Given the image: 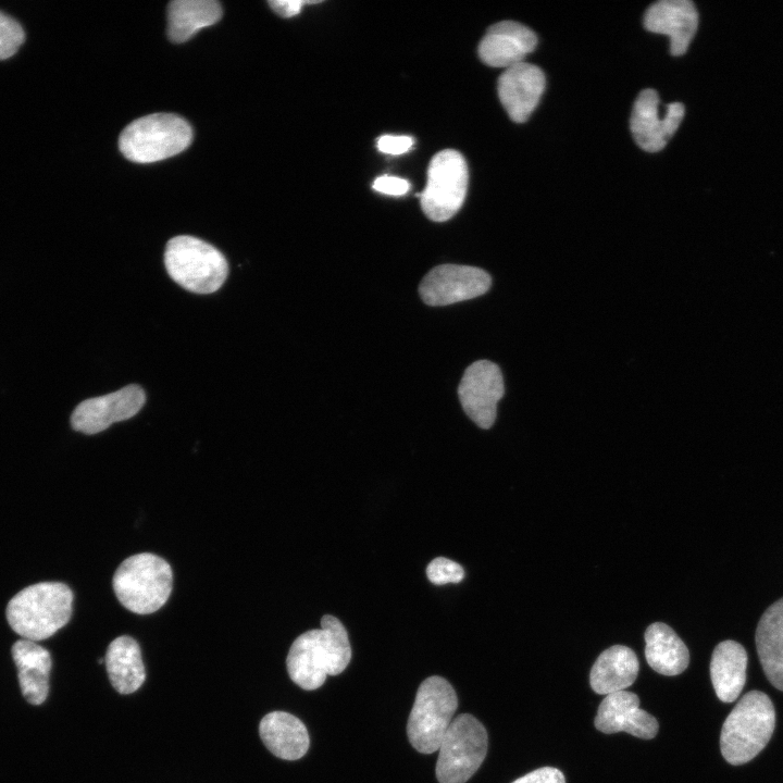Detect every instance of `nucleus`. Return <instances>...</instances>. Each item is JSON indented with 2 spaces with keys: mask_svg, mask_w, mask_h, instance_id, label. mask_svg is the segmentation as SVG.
Segmentation results:
<instances>
[{
  "mask_svg": "<svg viewBox=\"0 0 783 783\" xmlns=\"http://www.w3.org/2000/svg\"><path fill=\"white\" fill-rule=\"evenodd\" d=\"M351 659L348 634L335 617L325 614L321 627L307 631L291 644L286 666L294 683L306 691L316 689L327 675L341 673Z\"/></svg>",
  "mask_w": 783,
  "mask_h": 783,
  "instance_id": "nucleus-1",
  "label": "nucleus"
},
{
  "mask_svg": "<svg viewBox=\"0 0 783 783\" xmlns=\"http://www.w3.org/2000/svg\"><path fill=\"white\" fill-rule=\"evenodd\" d=\"M73 598L64 583H36L12 597L7 606V620L22 638L44 641L70 621Z\"/></svg>",
  "mask_w": 783,
  "mask_h": 783,
  "instance_id": "nucleus-2",
  "label": "nucleus"
},
{
  "mask_svg": "<svg viewBox=\"0 0 783 783\" xmlns=\"http://www.w3.org/2000/svg\"><path fill=\"white\" fill-rule=\"evenodd\" d=\"M774 728L775 710L769 696L760 691L748 692L722 725V756L733 766L750 761L766 747Z\"/></svg>",
  "mask_w": 783,
  "mask_h": 783,
  "instance_id": "nucleus-3",
  "label": "nucleus"
},
{
  "mask_svg": "<svg viewBox=\"0 0 783 783\" xmlns=\"http://www.w3.org/2000/svg\"><path fill=\"white\" fill-rule=\"evenodd\" d=\"M173 585L170 564L161 557L142 552L128 557L116 569L112 586L127 610L149 614L169 599Z\"/></svg>",
  "mask_w": 783,
  "mask_h": 783,
  "instance_id": "nucleus-4",
  "label": "nucleus"
},
{
  "mask_svg": "<svg viewBox=\"0 0 783 783\" xmlns=\"http://www.w3.org/2000/svg\"><path fill=\"white\" fill-rule=\"evenodd\" d=\"M191 140L192 129L183 117L153 113L128 124L120 135L119 148L133 162L151 163L182 152Z\"/></svg>",
  "mask_w": 783,
  "mask_h": 783,
  "instance_id": "nucleus-5",
  "label": "nucleus"
},
{
  "mask_svg": "<svg viewBox=\"0 0 783 783\" xmlns=\"http://www.w3.org/2000/svg\"><path fill=\"white\" fill-rule=\"evenodd\" d=\"M164 264L175 283L196 294L216 291L228 274L227 261L220 250L187 235L167 241Z\"/></svg>",
  "mask_w": 783,
  "mask_h": 783,
  "instance_id": "nucleus-6",
  "label": "nucleus"
},
{
  "mask_svg": "<svg viewBox=\"0 0 783 783\" xmlns=\"http://www.w3.org/2000/svg\"><path fill=\"white\" fill-rule=\"evenodd\" d=\"M457 706V694L446 679L437 675L425 679L417 692L407 724L413 748L422 754L438 750Z\"/></svg>",
  "mask_w": 783,
  "mask_h": 783,
  "instance_id": "nucleus-7",
  "label": "nucleus"
},
{
  "mask_svg": "<svg viewBox=\"0 0 783 783\" xmlns=\"http://www.w3.org/2000/svg\"><path fill=\"white\" fill-rule=\"evenodd\" d=\"M487 744V732L475 717L470 713L456 717L438 748V782L465 783L484 761Z\"/></svg>",
  "mask_w": 783,
  "mask_h": 783,
  "instance_id": "nucleus-8",
  "label": "nucleus"
},
{
  "mask_svg": "<svg viewBox=\"0 0 783 783\" xmlns=\"http://www.w3.org/2000/svg\"><path fill=\"white\" fill-rule=\"evenodd\" d=\"M469 172L463 156L446 149L433 157L427 181L420 194L425 215L435 222L452 217L461 208L468 189Z\"/></svg>",
  "mask_w": 783,
  "mask_h": 783,
  "instance_id": "nucleus-9",
  "label": "nucleus"
},
{
  "mask_svg": "<svg viewBox=\"0 0 783 783\" xmlns=\"http://www.w3.org/2000/svg\"><path fill=\"white\" fill-rule=\"evenodd\" d=\"M504 394L502 373L497 364L488 360L470 364L458 387L464 412L481 428H489L494 424L497 403Z\"/></svg>",
  "mask_w": 783,
  "mask_h": 783,
  "instance_id": "nucleus-10",
  "label": "nucleus"
},
{
  "mask_svg": "<svg viewBox=\"0 0 783 783\" xmlns=\"http://www.w3.org/2000/svg\"><path fill=\"white\" fill-rule=\"evenodd\" d=\"M684 113L682 103L672 102L662 109L654 89L643 90L634 102L630 120L634 140L645 151H660L679 128Z\"/></svg>",
  "mask_w": 783,
  "mask_h": 783,
  "instance_id": "nucleus-11",
  "label": "nucleus"
},
{
  "mask_svg": "<svg viewBox=\"0 0 783 783\" xmlns=\"http://www.w3.org/2000/svg\"><path fill=\"white\" fill-rule=\"evenodd\" d=\"M490 285V276L482 269L442 264L424 276L419 293L428 306H447L481 296Z\"/></svg>",
  "mask_w": 783,
  "mask_h": 783,
  "instance_id": "nucleus-12",
  "label": "nucleus"
},
{
  "mask_svg": "<svg viewBox=\"0 0 783 783\" xmlns=\"http://www.w3.org/2000/svg\"><path fill=\"white\" fill-rule=\"evenodd\" d=\"M146 401L144 389L135 384L111 394L82 401L73 411L71 425L75 431L91 435L111 424L133 418Z\"/></svg>",
  "mask_w": 783,
  "mask_h": 783,
  "instance_id": "nucleus-13",
  "label": "nucleus"
},
{
  "mask_svg": "<svg viewBox=\"0 0 783 783\" xmlns=\"http://www.w3.org/2000/svg\"><path fill=\"white\" fill-rule=\"evenodd\" d=\"M546 79L543 71L531 63L521 62L510 66L499 76V100L509 117L517 123L525 122L544 92Z\"/></svg>",
  "mask_w": 783,
  "mask_h": 783,
  "instance_id": "nucleus-14",
  "label": "nucleus"
},
{
  "mask_svg": "<svg viewBox=\"0 0 783 783\" xmlns=\"http://www.w3.org/2000/svg\"><path fill=\"white\" fill-rule=\"evenodd\" d=\"M594 723L598 731L606 734L626 732L644 739L654 738L659 729L656 718L639 708L638 696L627 691L606 695Z\"/></svg>",
  "mask_w": 783,
  "mask_h": 783,
  "instance_id": "nucleus-15",
  "label": "nucleus"
},
{
  "mask_svg": "<svg viewBox=\"0 0 783 783\" xmlns=\"http://www.w3.org/2000/svg\"><path fill=\"white\" fill-rule=\"evenodd\" d=\"M647 30L666 35L670 39V52H686L698 26V12L689 0H660L651 4L644 15Z\"/></svg>",
  "mask_w": 783,
  "mask_h": 783,
  "instance_id": "nucleus-16",
  "label": "nucleus"
},
{
  "mask_svg": "<svg viewBox=\"0 0 783 783\" xmlns=\"http://www.w3.org/2000/svg\"><path fill=\"white\" fill-rule=\"evenodd\" d=\"M537 45V37L525 25L502 21L492 25L478 46L481 60L493 67L505 70L523 62Z\"/></svg>",
  "mask_w": 783,
  "mask_h": 783,
  "instance_id": "nucleus-17",
  "label": "nucleus"
},
{
  "mask_svg": "<svg viewBox=\"0 0 783 783\" xmlns=\"http://www.w3.org/2000/svg\"><path fill=\"white\" fill-rule=\"evenodd\" d=\"M11 651L24 698L32 705L42 704L49 692L52 666L49 651L37 642L24 638L15 642Z\"/></svg>",
  "mask_w": 783,
  "mask_h": 783,
  "instance_id": "nucleus-18",
  "label": "nucleus"
},
{
  "mask_svg": "<svg viewBox=\"0 0 783 783\" xmlns=\"http://www.w3.org/2000/svg\"><path fill=\"white\" fill-rule=\"evenodd\" d=\"M259 734L265 747L274 756L285 760L303 757L310 745L304 724L285 711L265 714L259 724Z\"/></svg>",
  "mask_w": 783,
  "mask_h": 783,
  "instance_id": "nucleus-19",
  "label": "nucleus"
},
{
  "mask_svg": "<svg viewBox=\"0 0 783 783\" xmlns=\"http://www.w3.org/2000/svg\"><path fill=\"white\" fill-rule=\"evenodd\" d=\"M756 648L769 682L783 692V597L762 613L756 629Z\"/></svg>",
  "mask_w": 783,
  "mask_h": 783,
  "instance_id": "nucleus-20",
  "label": "nucleus"
},
{
  "mask_svg": "<svg viewBox=\"0 0 783 783\" xmlns=\"http://www.w3.org/2000/svg\"><path fill=\"white\" fill-rule=\"evenodd\" d=\"M639 663L635 652L626 646L614 645L604 650L592 667L589 683L599 695L625 691L638 674Z\"/></svg>",
  "mask_w": 783,
  "mask_h": 783,
  "instance_id": "nucleus-21",
  "label": "nucleus"
},
{
  "mask_svg": "<svg viewBox=\"0 0 783 783\" xmlns=\"http://www.w3.org/2000/svg\"><path fill=\"white\" fill-rule=\"evenodd\" d=\"M747 662V652L742 644L728 639L716 646L710 661V678L721 701L737 699L746 682Z\"/></svg>",
  "mask_w": 783,
  "mask_h": 783,
  "instance_id": "nucleus-22",
  "label": "nucleus"
},
{
  "mask_svg": "<svg viewBox=\"0 0 783 783\" xmlns=\"http://www.w3.org/2000/svg\"><path fill=\"white\" fill-rule=\"evenodd\" d=\"M109 680L120 694H132L145 682L146 671L138 643L130 636L113 639L105 652Z\"/></svg>",
  "mask_w": 783,
  "mask_h": 783,
  "instance_id": "nucleus-23",
  "label": "nucleus"
},
{
  "mask_svg": "<svg viewBox=\"0 0 783 783\" xmlns=\"http://www.w3.org/2000/svg\"><path fill=\"white\" fill-rule=\"evenodd\" d=\"M645 657L652 670L678 675L688 666L689 654L683 641L666 623L650 624L645 632Z\"/></svg>",
  "mask_w": 783,
  "mask_h": 783,
  "instance_id": "nucleus-24",
  "label": "nucleus"
},
{
  "mask_svg": "<svg viewBox=\"0 0 783 783\" xmlns=\"http://www.w3.org/2000/svg\"><path fill=\"white\" fill-rule=\"evenodd\" d=\"M221 16L222 8L215 0L172 1L167 8V36L173 42H184Z\"/></svg>",
  "mask_w": 783,
  "mask_h": 783,
  "instance_id": "nucleus-25",
  "label": "nucleus"
},
{
  "mask_svg": "<svg viewBox=\"0 0 783 783\" xmlns=\"http://www.w3.org/2000/svg\"><path fill=\"white\" fill-rule=\"evenodd\" d=\"M25 40L17 21L0 11V60L12 57Z\"/></svg>",
  "mask_w": 783,
  "mask_h": 783,
  "instance_id": "nucleus-26",
  "label": "nucleus"
},
{
  "mask_svg": "<svg viewBox=\"0 0 783 783\" xmlns=\"http://www.w3.org/2000/svg\"><path fill=\"white\" fill-rule=\"evenodd\" d=\"M426 575L435 585L459 583L464 577V570L456 561L445 557H437L428 563Z\"/></svg>",
  "mask_w": 783,
  "mask_h": 783,
  "instance_id": "nucleus-27",
  "label": "nucleus"
},
{
  "mask_svg": "<svg viewBox=\"0 0 783 783\" xmlns=\"http://www.w3.org/2000/svg\"><path fill=\"white\" fill-rule=\"evenodd\" d=\"M512 783H566L563 773L554 767L538 768Z\"/></svg>",
  "mask_w": 783,
  "mask_h": 783,
  "instance_id": "nucleus-28",
  "label": "nucleus"
},
{
  "mask_svg": "<svg viewBox=\"0 0 783 783\" xmlns=\"http://www.w3.org/2000/svg\"><path fill=\"white\" fill-rule=\"evenodd\" d=\"M413 144L409 136L384 135L378 138L377 148L384 153L398 156L408 152Z\"/></svg>",
  "mask_w": 783,
  "mask_h": 783,
  "instance_id": "nucleus-29",
  "label": "nucleus"
},
{
  "mask_svg": "<svg viewBox=\"0 0 783 783\" xmlns=\"http://www.w3.org/2000/svg\"><path fill=\"white\" fill-rule=\"evenodd\" d=\"M373 188L385 195L401 196L409 190L410 184L401 177L383 175L374 181Z\"/></svg>",
  "mask_w": 783,
  "mask_h": 783,
  "instance_id": "nucleus-30",
  "label": "nucleus"
},
{
  "mask_svg": "<svg viewBox=\"0 0 783 783\" xmlns=\"http://www.w3.org/2000/svg\"><path fill=\"white\" fill-rule=\"evenodd\" d=\"M307 3H316L312 1H302V0H271L269 1V5L272 8L273 11H275L278 15L283 17H291L297 15L301 7Z\"/></svg>",
  "mask_w": 783,
  "mask_h": 783,
  "instance_id": "nucleus-31",
  "label": "nucleus"
},
{
  "mask_svg": "<svg viewBox=\"0 0 783 783\" xmlns=\"http://www.w3.org/2000/svg\"><path fill=\"white\" fill-rule=\"evenodd\" d=\"M98 662H99L100 664L103 663V658H100V659L98 660Z\"/></svg>",
  "mask_w": 783,
  "mask_h": 783,
  "instance_id": "nucleus-32",
  "label": "nucleus"
}]
</instances>
